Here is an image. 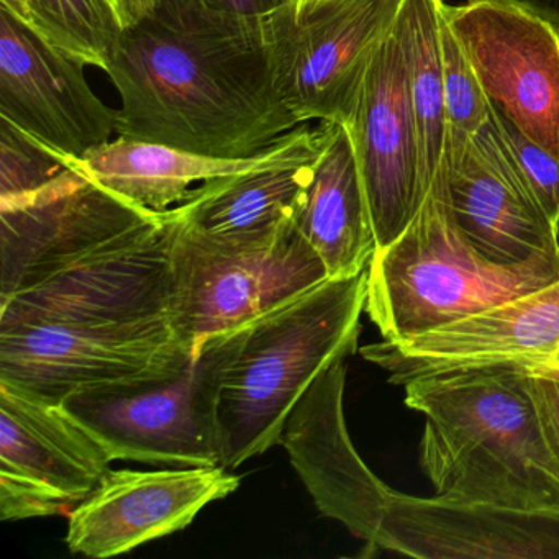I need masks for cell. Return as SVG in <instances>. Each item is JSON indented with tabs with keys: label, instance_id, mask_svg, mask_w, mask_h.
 Masks as SVG:
<instances>
[{
	"label": "cell",
	"instance_id": "277c9868",
	"mask_svg": "<svg viewBox=\"0 0 559 559\" xmlns=\"http://www.w3.org/2000/svg\"><path fill=\"white\" fill-rule=\"evenodd\" d=\"M559 280L558 254L499 263L477 250L435 175L404 231L368 266L366 313L382 340L399 342Z\"/></svg>",
	"mask_w": 559,
	"mask_h": 559
},
{
	"label": "cell",
	"instance_id": "4316f807",
	"mask_svg": "<svg viewBox=\"0 0 559 559\" xmlns=\"http://www.w3.org/2000/svg\"><path fill=\"white\" fill-rule=\"evenodd\" d=\"M489 117L502 135L510 155L528 182L552 225L559 218V159L520 132L506 116L489 104Z\"/></svg>",
	"mask_w": 559,
	"mask_h": 559
},
{
	"label": "cell",
	"instance_id": "d4e9b609",
	"mask_svg": "<svg viewBox=\"0 0 559 559\" xmlns=\"http://www.w3.org/2000/svg\"><path fill=\"white\" fill-rule=\"evenodd\" d=\"M71 159L0 119V202L31 194L53 181Z\"/></svg>",
	"mask_w": 559,
	"mask_h": 559
},
{
	"label": "cell",
	"instance_id": "3957f363",
	"mask_svg": "<svg viewBox=\"0 0 559 559\" xmlns=\"http://www.w3.org/2000/svg\"><path fill=\"white\" fill-rule=\"evenodd\" d=\"M368 270L325 280L238 329L217 399L221 464L238 467L280 444L297 402L358 349Z\"/></svg>",
	"mask_w": 559,
	"mask_h": 559
},
{
	"label": "cell",
	"instance_id": "d6a6232c",
	"mask_svg": "<svg viewBox=\"0 0 559 559\" xmlns=\"http://www.w3.org/2000/svg\"><path fill=\"white\" fill-rule=\"evenodd\" d=\"M555 230H556V240H558V247H559V218H558V222H556Z\"/></svg>",
	"mask_w": 559,
	"mask_h": 559
},
{
	"label": "cell",
	"instance_id": "7a4b0ae2",
	"mask_svg": "<svg viewBox=\"0 0 559 559\" xmlns=\"http://www.w3.org/2000/svg\"><path fill=\"white\" fill-rule=\"evenodd\" d=\"M526 372L483 369L405 384V405L424 415L418 463L435 496L502 512L559 519V464Z\"/></svg>",
	"mask_w": 559,
	"mask_h": 559
},
{
	"label": "cell",
	"instance_id": "30bf717a",
	"mask_svg": "<svg viewBox=\"0 0 559 559\" xmlns=\"http://www.w3.org/2000/svg\"><path fill=\"white\" fill-rule=\"evenodd\" d=\"M484 96L559 159V28L499 0L443 4Z\"/></svg>",
	"mask_w": 559,
	"mask_h": 559
},
{
	"label": "cell",
	"instance_id": "5bb4252c",
	"mask_svg": "<svg viewBox=\"0 0 559 559\" xmlns=\"http://www.w3.org/2000/svg\"><path fill=\"white\" fill-rule=\"evenodd\" d=\"M345 127L365 185L376 245L382 248L407 228L430 189L421 166L407 63L395 31L376 50Z\"/></svg>",
	"mask_w": 559,
	"mask_h": 559
},
{
	"label": "cell",
	"instance_id": "e0dca14e",
	"mask_svg": "<svg viewBox=\"0 0 559 559\" xmlns=\"http://www.w3.org/2000/svg\"><path fill=\"white\" fill-rule=\"evenodd\" d=\"M346 358L336 359L297 402L281 433L297 476L317 509L378 549L389 487L362 461L345 418Z\"/></svg>",
	"mask_w": 559,
	"mask_h": 559
},
{
	"label": "cell",
	"instance_id": "9a60e30c",
	"mask_svg": "<svg viewBox=\"0 0 559 559\" xmlns=\"http://www.w3.org/2000/svg\"><path fill=\"white\" fill-rule=\"evenodd\" d=\"M437 175L457 224L489 260L522 263L538 254L559 257L555 225L490 117L476 133L448 129Z\"/></svg>",
	"mask_w": 559,
	"mask_h": 559
},
{
	"label": "cell",
	"instance_id": "83f0119b",
	"mask_svg": "<svg viewBox=\"0 0 559 559\" xmlns=\"http://www.w3.org/2000/svg\"><path fill=\"white\" fill-rule=\"evenodd\" d=\"M523 381L538 414L543 437L559 464V371L530 372Z\"/></svg>",
	"mask_w": 559,
	"mask_h": 559
},
{
	"label": "cell",
	"instance_id": "7402d4cb",
	"mask_svg": "<svg viewBox=\"0 0 559 559\" xmlns=\"http://www.w3.org/2000/svg\"><path fill=\"white\" fill-rule=\"evenodd\" d=\"M263 152L250 158H218L119 136L74 162L117 198L163 215L182 204L195 186L243 171L260 162Z\"/></svg>",
	"mask_w": 559,
	"mask_h": 559
},
{
	"label": "cell",
	"instance_id": "cb8c5ba5",
	"mask_svg": "<svg viewBox=\"0 0 559 559\" xmlns=\"http://www.w3.org/2000/svg\"><path fill=\"white\" fill-rule=\"evenodd\" d=\"M32 28L84 67L106 71L123 31L114 0H31Z\"/></svg>",
	"mask_w": 559,
	"mask_h": 559
},
{
	"label": "cell",
	"instance_id": "44dd1931",
	"mask_svg": "<svg viewBox=\"0 0 559 559\" xmlns=\"http://www.w3.org/2000/svg\"><path fill=\"white\" fill-rule=\"evenodd\" d=\"M319 152L293 222L325 266L329 280L358 276L374 257L376 237L348 129L320 122Z\"/></svg>",
	"mask_w": 559,
	"mask_h": 559
},
{
	"label": "cell",
	"instance_id": "836d02e7",
	"mask_svg": "<svg viewBox=\"0 0 559 559\" xmlns=\"http://www.w3.org/2000/svg\"><path fill=\"white\" fill-rule=\"evenodd\" d=\"M297 2H307V0H297Z\"/></svg>",
	"mask_w": 559,
	"mask_h": 559
},
{
	"label": "cell",
	"instance_id": "603a6c76",
	"mask_svg": "<svg viewBox=\"0 0 559 559\" xmlns=\"http://www.w3.org/2000/svg\"><path fill=\"white\" fill-rule=\"evenodd\" d=\"M443 4V0H404L394 27L407 63L408 90L428 188L443 158L448 132L440 35Z\"/></svg>",
	"mask_w": 559,
	"mask_h": 559
},
{
	"label": "cell",
	"instance_id": "ba28073f",
	"mask_svg": "<svg viewBox=\"0 0 559 559\" xmlns=\"http://www.w3.org/2000/svg\"><path fill=\"white\" fill-rule=\"evenodd\" d=\"M404 0H307L270 17L281 100L296 122L346 126L379 45Z\"/></svg>",
	"mask_w": 559,
	"mask_h": 559
},
{
	"label": "cell",
	"instance_id": "ffe728a7",
	"mask_svg": "<svg viewBox=\"0 0 559 559\" xmlns=\"http://www.w3.org/2000/svg\"><path fill=\"white\" fill-rule=\"evenodd\" d=\"M317 152V129H294L264 150L260 162L199 185L168 214L186 227L215 237L271 234L293 221Z\"/></svg>",
	"mask_w": 559,
	"mask_h": 559
},
{
	"label": "cell",
	"instance_id": "6da1fadb",
	"mask_svg": "<svg viewBox=\"0 0 559 559\" xmlns=\"http://www.w3.org/2000/svg\"><path fill=\"white\" fill-rule=\"evenodd\" d=\"M106 73L122 103L117 135L127 139L250 158L299 126L277 93L270 17L158 0L123 28Z\"/></svg>",
	"mask_w": 559,
	"mask_h": 559
},
{
	"label": "cell",
	"instance_id": "d6986e66",
	"mask_svg": "<svg viewBox=\"0 0 559 559\" xmlns=\"http://www.w3.org/2000/svg\"><path fill=\"white\" fill-rule=\"evenodd\" d=\"M378 549L418 559H559V519L392 489Z\"/></svg>",
	"mask_w": 559,
	"mask_h": 559
},
{
	"label": "cell",
	"instance_id": "f546056e",
	"mask_svg": "<svg viewBox=\"0 0 559 559\" xmlns=\"http://www.w3.org/2000/svg\"><path fill=\"white\" fill-rule=\"evenodd\" d=\"M530 12L559 28V0H499Z\"/></svg>",
	"mask_w": 559,
	"mask_h": 559
},
{
	"label": "cell",
	"instance_id": "f1b7e54d",
	"mask_svg": "<svg viewBox=\"0 0 559 559\" xmlns=\"http://www.w3.org/2000/svg\"><path fill=\"white\" fill-rule=\"evenodd\" d=\"M205 8L238 19H267L297 0H199Z\"/></svg>",
	"mask_w": 559,
	"mask_h": 559
},
{
	"label": "cell",
	"instance_id": "52a82bcc",
	"mask_svg": "<svg viewBox=\"0 0 559 559\" xmlns=\"http://www.w3.org/2000/svg\"><path fill=\"white\" fill-rule=\"evenodd\" d=\"M237 335L235 329L205 340L175 374L76 392L60 405L112 463L222 466L218 388Z\"/></svg>",
	"mask_w": 559,
	"mask_h": 559
},
{
	"label": "cell",
	"instance_id": "8992f818",
	"mask_svg": "<svg viewBox=\"0 0 559 559\" xmlns=\"http://www.w3.org/2000/svg\"><path fill=\"white\" fill-rule=\"evenodd\" d=\"M171 322V228L155 215L22 277L0 294V326Z\"/></svg>",
	"mask_w": 559,
	"mask_h": 559
},
{
	"label": "cell",
	"instance_id": "8fae6325",
	"mask_svg": "<svg viewBox=\"0 0 559 559\" xmlns=\"http://www.w3.org/2000/svg\"><path fill=\"white\" fill-rule=\"evenodd\" d=\"M359 353L395 385L483 369L559 371V280L418 335L362 346Z\"/></svg>",
	"mask_w": 559,
	"mask_h": 559
},
{
	"label": "cell",
	"instance_id": "484cf974",
	"mask_svg": "<svg viewBox=\"0 0 559 559\" xmlns=\"http://www.w3.org/2000/svg\"><path fill=\"white\" fill-rule=\"evenodd\" d=\"M441 58H443L444 104L448 129L479 132L489 119V100L484 96L476 74L461 50L441 9Z\"/></svg>",
	"mask_w": 559,
	"mask_h": 559
},
{
	"label": "cell",
	"instance_id": "2e32d148",
	"mask_svg": "<svg viewBox=\"0 0 559 559\" xmlns=\"http://www.w3.org/2000/svg\"><path fill=\"white\" fill-rule=\"evenodd\" d=\"M240 487L224 466L109 469L70 512L67 546L106 559L188 528L195 516Z\"/></svg>",
	"mask_w": 559,
	"mask_h": 559
},
{
	"label": "cell",
	"instance_id": "9c48e42d",
	"mask_svg": "<svg viewBox=\"0 0 559 559\" xmlns=\"http://www.w3.org/2000/svg\"><path fill=\"white\" fill-rule=\"evenodd\" d=\"M194 353L171 322L0 326V384L60 405L76 392L175 374Z\"/></svg>",
	"mask_w": 559,
	"mask_h": 559
},
{
	"label": "cell",
	"instance_id": "4fadbf2b",
	"mask_svg": "<svg viewBox=\"0 0 559 559\" xmlns=\"http://www.w3.org/2000/svg\"><path fill=\"white\" fill-rule=\"evenodd\" d=\"M83 67L0 9V119L70 159L117 133V110L93 93Z\"/></svg>",
	"mask_w": 559,
	"mask_h": 559
},
{
	"label": "cell",
	"instance_id": "4dcf8cb0",
	"mask_svg": "<svg viewBox=\"0 0 559 559\" xmlns=\"http://www.w3.org/2000/svg\"><path fill=\"white\" fill-rule=\"evenodd\" d=\"M158 0H114L123 28L130 27L135 22L142 21L146 15L152 14Z\"/></svg>",
	"mask_w": 559,
	"mask_h": 559
},
{
	"label": "cell",
	"instance_id": "5b68a950",
	"mask_svg": "<svg viewBox=\"0 0 559 559\" xmlns=\"http://www.w3.org/2000/svg\"><path fill=\"white\" fill-rule=\"evenodd\" d=\"M165 217L171 228V323L189 348L329 280L293 221L271 234L230 238L186 227L168 212Z\"/></svg>",
	"mask_w": 559,
	"mask_h": 559
},
{
	"label": "cell",
	"instance_id": "7c38bea8",
	"mask_svg": "<svg viewBox=\"0 0 559 559\" xmlns=\"http://www.w3.org/2000/svg\"><path fill=\"white\" fill-rule=\"evenodd\" d=\"M109 454L61 405L0 384V520L63 515L110 469Z\"/></svg>",
	"mask_w": 559,
	"mask_h": 559
},
{
	"label": "cell",
	"instance_id": "1f68e13d",
	"mask_svg": "<svg viewBox=\"0 0 559 559\" xmlns=\"http://www.w3.org/2000/svg\"><path fill=\"white\" fill-rule=\"evenodd\" d=\"M0 9L8 11L12 17L21 21L22 24L32 27V2L31 0H0Z\"/></svg>",
	"mask_w": 559,
	"mask_h": 559
},
{
	"label": "cell",
	"instance_id": "ac0fdd59",
	"mask_svg": "<svg viewBox=\"0 0 559 559\" xmlns=\"http://www.w3.org/2000/svg\"><path fill=\"white\" fill-rule=\"evenodd\" d=\"M155 215L117 198L71 159L44 188L0 202V294Z\"/></svg>",
	"mask_w": 559,
	"mask_h": 559
}]
</instances>
